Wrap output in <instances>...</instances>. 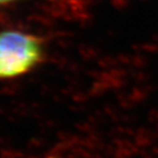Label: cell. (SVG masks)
<instances>
[{
    "label": "cell",
    "mask_w": 158,
    "mask_h": 158,
    "mask_svg": "<svg viewBox=\"0 0 158 158\" xmlns=\"http://www.w3.org/2000/svg\"><path fill=\"white\" fill-rule=\"evenodd\" d=\"M44 55L41 40L17 31L0 32V79L14 78L31 71Z\"/></svg>",
    "instance_id": "obj_1"
},
{
    "label": "cell",
    "mask_w": 158,
    "mask_h": 158,
    "mask_svg": "<svg viewBox=\"0 0 158 158\" xmlns=\"http://www.w3.org/2000/svg\"><path fill=\"white\" fill-rule=\"evenodd\" d=\"M13 1H15V0H0V5L7 4V3H10V2H13Z\"/></svg>",
    "instance_id": "obj_2"
}]
</instances>
